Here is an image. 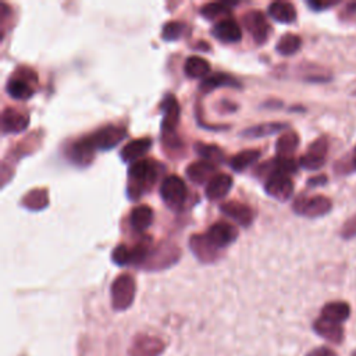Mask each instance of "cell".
I'll list each match as a JSON object with an SVG mask.
<instances>
[{"label": "cell", "mask_w": 356, "mask_h": 356, "mask_svg": "<svg viewBox=\"0 0 356 356\" xmlns=\"http://www.w3.org/2000/svg\"><path fill=\"white\" fill-rule=\"evenodd\" d=\"M264 188L267 195L280 202L288 200L293 193V182L291 179V175L282 172H274L268 175Z\"/></svg>", "instance_id": "obj_7"}, {"label": "cell", "mask_w": 356, "mask_h": 356, "mask_svg": "<svg viewBox=\"0 0 356 356\" xmlns=\"http://www.w3.org/2000/svg\"><path fill=\"white\" fill-rule=\"evenodd\" d=\"M292 209L296 214L307 217V218H317L328 214L332 209V202L330 197L324 195H300L293 200Z\"/></svg>", "instance_id": "obj_2"}, {"label": "cell", "mask_w": 356, "mask_h": 356, "mask_svg": "<svg viewBox=\"0 0 356 356\" xmlns=\"http://www.w3.org/2000/svg\"><path fill=\"white\" fill-rule=\"evenodd\" d=\"M220 209L227 217H229L231 220H234L235 222H238L239 225H243V227L250 225L254 218L253 210L248 204L236 202V200L225 202L220 206Z\"/></svg>", "instance_id": "obj_11"}, {"label": "cell", "mask_w": 356, "mask_h": 356, "mask_svg": "<svg viewBox=\"0 0 356 356\" xmlns=\"http://www.w3.org/2000/svg\"><path fill=\"white\" fill-rule=\"evenodd\" d=\"M268 14L273 19L281 24H291L296 19V8L289 1H274L268 7Z\"/></svg>", "instance_id": "obj_24"}, {"label": "cell", "mask_w": 356, "mask_h": 356, "mask_svg": "<svg viewBox=\"0 0 356 356\" xmlns=\"http://www.w3.org/2000/svg\"><path fill=\"white\" fill-rule=\"evenodd\" d=\"M185 28V24L179 21H170L163 26L161 36L164 40H177L184 35Z\"/></svg>", "instance_id": "obj_35"}, {"label": "cell", "mask_w": 356, "mask_h": 356, "mask_svg": "<svg viewBox=\"0 0 356 356\" xmlns=\"http://www.w3.org/2000/svg\"><path fill=\"white\" fill-rule=\"evenodd\" d=\"M338 4V1H320V0H313V1H309L307 6L313 10V11H323L325 8H331V7H335Z\"/></svg>", "instance_id": "obj_39"}, {"label": "cell", "mask_w": 356, "mask_h": 356, "mask_svg": "<svg viewBox=\"0 0 356 356\" xmlns=\"http://www.w3.org/2000/svg\"><path fill=\"white\" fill-rule=\"evenodd\" d=\"M327 136H318L307 147L306 153L299 159V165L306 170H318L324 165L328 153Z\"/></svg>", "instance_id": "obj_5"}, {"label": "cell", "mask_w": 356, "mask_h": 356, "mask_svg": "<svg viewBox=\"0 0 356 356\" xmlns=\"http://www.w3.org/2000/svg\"><path fill=\"white\" fill-rule=\"evenodd\" d=\"M350 316V306L346 302L342 300H335V302H328L323 306L321 309V317L334 321V323H342L348 320Z\"/></svg>", "instance_id": "obj_22"}, {"label": "cell", "mask_w": 356, "mask_h": 356, "mask_svg": "<svg viewBox=\"0 0 356 356\" xmlns=\"http://www.w3.org/2000/svg\"><path fill=\"white\" fill-rule=\"evenodd\" d=\"M339 235L341 238L349 241V239H353L356 238V213L353 216H350L341 227L339 229Z\"/></svg>", "instance_id": "obj_38"}, {"label": "cell", "mask_w": 356, "mask_h": 356, "mask_svg": "<svg viewBox=\"0 0 356 356\" xmlns=\"http://www.w3.org/2000/svg\"><path fill=\"white\" fill-rule=\"evenodd\" d=\"M299 135L293 131L282 134L275 143V150L280 157H292V154L296 152L299 146Z\"/></svg>", "instance_id": "obj_26"}, {"label": "cell", "mask_w": 356, "mask_h": 356, "mask_svg": "<svg viewBox=\"0 0 356 356\" xmlns=\"http://www.w3.org/2000/svg\"><path fill=\"white\" fill-rule=\"evenodd\" d=\"M353 95H355V96H356V90H355V92H353Z\"/></svg>", "instance_id": "obj_44"}, {"label": "cell", "mask_w": 356, "mask_h": 356, "mask_svg": "<svg viewBox=\"0 0 356 356\" xmlns=\"http://www.w3.org/2000/svg\"><path fill=\"white\" fill-rule=\"evenodd\" d=\"M288 125L284 122H266V124H260V125H254L250 127L245 131H242V136L245 138H263L267 135H274L278 134L284 129H286Z\"/></svg>", "instance_id": "obj_29"}, {"label": "cell", "mask_w": 356, "mask_h": 356, "mask_svg": "<svg viewBox=\"0 0 356 356\" xmlns=\"http://www.w3.org/2000/svg\"><path fill=\"white\" fill-rule=\"evenodd\" d=\"M165 349V343L152 335H136L128 348V356H160Z\"/></svg>", "instance_id": "obj_6"}, {"label": "cell", "mask_w": 356, "mask_h": 356, "mask_svg": "<svg viewBox=\"0 0 356 356\" xmlns=\"http://www.w3.org/2000/svg\"><path fill=\"white\" fill-rule=\"evenodd\" d=\"M328 178L325 175H317V177H312L309 181H307V186H320V185H324L327 184Z\"/></svg>", "instance_id": "obj_42"}, {"label": "cell", "mask_w": 356, "mask_h": 356, "mask_svg": "<svg viewBox=\"0 0 356 356\" xmlns=\"http://www.w3.org/2000/svg\"><path fill=\"white\" fill-rule=\"evenodd\" d=\"M260 157V150L256 149H248V150H242L239 153H236L231 160H229V167L236 171L241 172L243 170H246L248 167H250L253 163H256V160Z\"/></svg>", "instance_id": "obj_30"}, {"label": "cell", "mask_w": 356, "mask_h": 356, "mask_svg": "<svg viewBox=\"0 0 356 356\" xmlns=\"http://www.w3.org/2000/svg\"><path fill=\"white\" fill-rule=\"evenodd\" d=\"M189 246L193 252V254L204 261L210 263L214 261L218 257V248L207 238V235H193L189 241Z\"/></svg>", "instance_id": "obj_12"}, {"label": "cell", "mask_w": 356, "mask_h": 356, "mask_svg": "<svg viewBox=\"0 0 356 356\" xmlns=\"http://www.w3.org/2000/svg\"><path fill=\"white\" fill-rule=\"evenodd\" d=\"M355 14H356V1L348 3V4L345 6V8L341 11L339 17H341L342 19H349V18H352Z\"/></svg>", "instance_id": "obj_41"}, {"label": "cell", "mask_w": 356, "mask_h": 356, "mask_svg": "<svg viewBox=\"0 0 356 356\" xmlns=\"http://www.w3.org/2000/svg\"><path fill=\"white\" fill-rule=\"evenodd\" d=\"M159 177L157 163L150 159H140L128 168V192L131 197H139L147 192Z\"/></svg>", "instance_id": "obj_1"}, {"label": "cell", "mask_w": 356, "mask_h": 356, "mask_svg": "<svg viewBox=\"0 0 356 356\" xmlns=\"http://www.w3.org/2000/svg\"><path fill=\"white\" fill-rule=\"evenodd\" d=\"M136 284L131 274H120L111 284V305L117 312L127 310L135 299Z\"/></svg>", "instance_id": "obj_3"}, {"label": "cell", "mask_w": 356, "mask_h": 356, "mask_svg": "<svg viewBox=\"0 0 356 356\" xmlns=\"http://www.w3.org/2000/svg\"><path fill=\"white\" fill-rule=\"evenodd\" d=\"M313 330L316 331V334H318L320 337H323L324 339H327L332 343H341L343 339L342 325L339 323L330 321L321 316L317 320H314Z\"/></svg>", "instance_id": "obj_17"}, {"label": "cell", "mask_w": 356, "mask_h": 356, "mask_svg": "<svg viewBox=\"0 0 356 356\" xmlns=\"http://www.w3.org/2000/svg\"><path fill=\"white\" fill-rule=\"evenodd\" d=\"M216 171H217L216 164H213L207 160H197L188 165L186 175L193 184L200 185V184H209L211 181V178L214 175H217Z\"/></svg>", "instance_id": "obj_15"}, {"label": "cell", "mask_w": 356, "mask_h": 356, "mask_svg": "<svg viewBox=\"0 0 356 356\" xmlns=\"http://www.w3.org/2000/svg\"><path fill=\"white\" fill-rule=\"evenodd\" d=\"M306 356H337V353L327 346H318L312 349Z\"/></svg>", "instance_id": "obj_40"}, {"label": "cell", "mask_w": 356, "mask_h": 356, "mask_svg": "<svg viewBox=\"0 0 356 356\" xmlns=\"http://www.w3.org/2000/svg\"><path fill=\"white\" fill-rule=\"evenodd\" d=\"M232 186V178L228 174H217L211 178V181L206 185V197L209 200H220L222 199Z\"/></svg>", "instance_id": "obj_20"}, {"label": "cell", "mask_w": 356, "mask_h": 356, "mask_svg": "<svg viewBox=\"0 0 356 356\" xmlns=\"http://www.w3.org/2000/svg\"><path fill=\"white\" fill-rule=\"evenodd\" d=\"M6 89H7V93L17 100H28L33 95L32 82L24 79L17 74L8 79Z\"/></svg>", "instance_id": "obj_23"}, {"label": "cell", "mask_w": 356, "mask_h": 356, "mask_svg": "<svg viewBox=\"0 0 356 356\" xmlns=\"http://www.w3.org/2000/svg\"><path fill=\"white\" fill-rule=\"evenodd\" d=\"M186 185L178 175H168L160 186V195L165 204L172 209H179L186 199Z\"/></svg>", "instance_id": "obj_4"}, {"label": "cell", "mask_w": 356, "mask_h": 356, "mask_svg": "<svg viewBox=\"0 0 356 356\" xmlns=\"http://www.w3.org/2000/svg\"><path fill=\"white\" fill-rule=\"evenodd\" d=\"M302 46L300 36L295 33H285L277 43V51L282 56L295 54Z\"/></svg>", "instance_id": "obj_31"}, {"label": "cell", "mask_w": 356, "mask_h": 356, "mask_svg": "<svg viewBox=\"0 0 356 356\" xmlns=\"http://www.w3.org/2000/svg\"><path fill=\"white\" fill-rule=\"evenodd\" d=\"M179 259V250L175 246H165L163 248V250H156V252H150L147 261L145 263L149 268H164L171 266L172 263H175V260Z\"/></svg>", "instance_id": "obj_19"}, {"label": "cell", "mask_w": 356, "mask_h": 356, "mask_svg": "<svg viewBox=\"0 0 356 356\" xmlns=\"http://www.w3.org/2000/svg\"><path fill=\"white\" fill-rule=\"evenodd\" d=\"M185 75L189 78H203L210 71V64L206 58L200 56H191L184 64Z\"/></svg>", "instance_id": "obj_27"}, {"label": "cell", "mask_w": 356, "mask_h": 356, "mask_svg": "<svg viewBox=\"0 0 356 356\" xmlns=\"http://www.w3.org/2000/svg\"><path fill=\"white\" fill-rule=\"evenodd\" d=\"M153 221V210L147 204H139L132 209L129 216V222L132 228L138 232L146 231Z\"/></svg>", "instance_id": "obj_25"}, {"label": "cell", "mask_w": 356, "mask_h": 356, "mask_svg": "<svg viewBox=\"0 0 356 356\" xmlns=\"http://www.w3.org/2000/svg\"><path fill=\"white\" fill-rule=\"evenodd\" d=\"M213 36L224 43H236L242 39V29L236 21L225 18L213 26Z\"/></svg>", "instance_id": "obj_16"}, {"label": "cell", "mask_w": 356, "mask_h": 356, "mask_svg": "<svg viewBox=\"0 0 356 356\" xmlns=\"http://www.w3.org/2000/svg\"><path fill=\"white\" fill-rule=\"evenodd\" d=\"M152 146V139L150 138H139L128 142L122 150H121V159L127 163H135L140 160V157L149 152Z\"/></svg>", "instance_id": "obj_21"}, {"label": "cell", "mask_w": 356, "mask_h": 356, "mask_svg": "<svg viewBox=\"0 0 356 356\" xmlns=\"http://www.w3.org/2000/svg\"><path fill=\"white\" fill-rule=\"evenodd\" d=\"M29 125V115L15 108H6L1 115V129L4 134L22 132Z\"/></svg>", "instance_id": "obj_14"}, {"label": "cell", "mask_w": 356, "mask_h": 356, "mask_svg": "<svg viewBox=\"0 0 356 356\" xmlns=\"http://www.w3.org/2000/svg\"><path fill=\"white\" fill-rule=\"evenodd\" d=\"M334 170L338 175H346V174L356 171V146L346 159L335 163Z\"/></svg>", "instance_id": "obj_36"}, {"label": "cell", "mask_w": 356, "mask_h": 356, "mask_svg": "<svg viewBox=\"0 0 356 356\" xmlns=\"http://www.w3.org/2000/svg\"><path fill=\"white\" fill-rule=\"evenodd\" d=\"M195 150L197 152L199 156L203 157V160H207L213 164L222 161V152L220 147L214 146V145H203V143H196Z\"/></svg>", "instance_id": "obj_33"}, {"label": "cell", "mask_w": 356, "mask_h": 356, "mask_svg": "<svg viewBox=\"0 0 356 356\" xmlns=\"http://www.w3.org/2000/svg\"><path fill=\"white\" fill-rule=\"evenodd\" d=\"M161 108L164 111V118L161 124L163 134L174 132L179 120V104L174 95H167L161 103Z\"/></svg>", "instance_id": "obj_18"}, {"label": "cell", "mask_w": 356, "mask_h": 356, "mask_svg": "<svg viewBox=\"0 0 356 356\" xmlns=\"http://www.w3.org/2000/svg\"><path fill=\"white\" fill-rule=\"evenodd\" d=\"M47 192L44 189H35V191H31L28 192L24 199H22V203L25 207L31 209V210H40L43 207L47 206Z\"/></svg>", "instance_id": "obj_32"}, {"label": "cell", "mask_w": 356, "mask_h": 356, "mask_svg": "<svg viewBox=\"0 0 356 356\" xmlns=\"http://www.w3.org/2000/svg\"><path fill=\"white\" fill-rule=\"evenodd\" d=\"M206 235L220 249L232 243L238 236V231L228 222H216L207 229Z\"/></svg>", "instance_id": "obj_13"}, {"label": "cell", "mask_w": 356, "mask_h": 356, "mask_svg": "<svg viewBox=\"0 0 356 356\" xmlns=\"http://www.w3.org/2000/svg\"><path fill=\"white\" fill-rule=\"evenodd\" d=\"M352 356H356V350H355V352H353V353H352Z\"/></svg>", "instance_id": "obj_43"}, {"label": "cell", "mask_w": 356, "mask_h": 356, "mask_svg": "<svg viewBox=\"0 0 356 356\" xmlns=\"http://www.w3.org/2000/svg\"><path fill=\"white\" fill-rule=\"evenodd\" d=\"M111 259L115 264L118 266H127L131 264L132 260V254H131V249L127 248L125 245H118L117 248H114Z\"/></svg>", "instance_id": "obj_37"}, {"label": "cell", "mask_w": 356, "mask_h": 356, "mask_svg": "<svg viewBox=\"0 0 356 356\" xmlns=\"http://www.w3.org/2000/svg\"><path fill=\"white\" fill-rule=\"evenodd\" d=\"M90 138L97 150H110L125 138V129L118 125H106L90 135Z\"/></svg>", "instance_id": "obj_9"}, {"label": "cell", "mask_w": 356, "mask_h": 356, "mask_svg": "<svg viewBox=\"0 0 356 356\" xmlns=\"http://www.w3.org/2000/svg\"><path fill=\"white\" fill-rule=\"evenodd\" d=\"M97 149L95 147L90 136H83L75 140L68 149V159L78 165H88Z\"/></svg>", "instance_id": "obj_10"}, {"label": "cell", "mask_w": 356, "mask_h": 356, "mask_svg": "<svg viewBox=\"0 0 356 356\" xmlns=\"http://www.w3.org/2000/svg\"><path fill=\"white\" fill-rule=\"evenodd\" d=\"M218 86H241V85L231 75L224 74V72H216V74H211V75H209L207 78L203 79V82L200 83V90L202 92H210V90H214Z\"/></svg>", "instance_id": "obj_28"}, {"label": "cell", "mask_w": 356, "mask_h": 356, "mask_svg": "<svg viewBox=\"0 0 356 356\" xmlns=\"http://www.w3.org/2000/svg\"><path fill=\"white\" fill-rule=\"evenodd\" d=\"M243 24L257 44H263L268 39L270 25L266 21V17L261 11L259 10L248 11L243 15Z\"/></svg>", "instance_id": "obj_8"}, {"label": "cell", "mask_w": 356, "mask_h": 356, "mask_svg": "<svg viewBox=\"0 0 356 356\" xmlns=\"http://www.w3.org/2000/svg\"><path fill=\"white\" fill-rule=\"evenodd\" d=\"M232 6V3H207L200 8V14L207 19H214L222 14H227Z\"/></svg>", "instance_id": "obj_34"}]
</instances>
